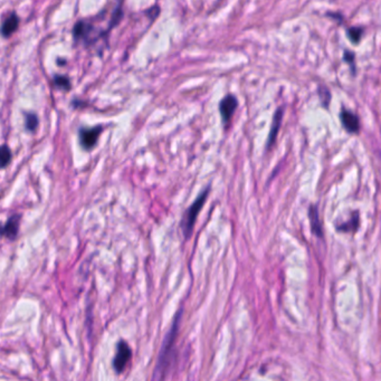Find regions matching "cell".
<instances>
[{"instance_id": "obj_10", "label": "cell", "mask_w": 381, "mask_h": 381, "mask_svg": "<svg viewBox=\"0 0 381 381\" xmlns=\"http://www.w3.org/2000/svg\"><path fill=\"white\" fill-rule=\"evenodd\" d=\"M19 19L16 14H11L3 23V26L0 28V33L4 37H9L13 35L19 28Z\"/></svg>"}, {"instance_id": "obj_2", "label": "cell", "mask_w": 381, "mask_h": 381, "mask_svg": "<svg viewBox=\"0 0 381 381\" xmlns=\"http://www.w3.org/2000/svg\"><path fill=\"white\" fill-rule=\"evenodd\" d=\"M210 186H208L202 194L198 196L197 199L194 200V204L186 210L184 217L182 221V231L184 233V239H189L192 236V231H194V224L199 215L200 210L205 205L206 199H207L208 194H209Z\"/></svg>"}, {"instance_id": "obj_8", "label": "cell", "mask_w": 381, "mask_h": 381, "mask_svg": "<svg viewBox=\"0 0 381 381\" xmlns=\"http://www.w3.org/2000/svg\"><path fill=\"white\" fill-rule=\"evenodd\" d=\"M19 229V217L17 215L8 219L5 226L0 229V235L1 236L8 237V239H14L17 236Z\"/></svg>"}, {"instance_id": "obj_14", "label": "cell", "mask_w": 381, "mask_h": 381, "mask_svg": "<svg viewBox=\"0 0 381 381\" xmlns=\"http://www.w3.org/2000/svg\"><path fill=\"white\" fill-rule=\"evenodd\" d=\"M37 125H38V119H37L36 115H33V113H29L26 115V127L29 131H34L36 129Z\"/></svg>"}, {"instance_id": "obj_12", "label": "cell", "mask_w": 381, "mask_h": 381, "mask_svg": "<svg viewBox=\"0 0 381 381\" xmlns=\"http://www.w3.org/2000/svg\"><path fill=\"white\" fill-rule=\"evenodd\" d=\"M11 152L7 145L0 147V168L7 166L11 162Z\"/></svg>"}, {"instance_id": "obj_13", "label": "cell", "mask_w": 381, "mask_h": 381, "mask_svg": "<svg viewBox=\"0 0 381 381\" xmlns=\"http://www.w3.org/2000/svg\"><path fill=\"white\" fill-rule=\"evenodd\" d=\"M363 34V29L360 27H353V28L348 31V35H349V38L353 41V43H359V41L361 39V36Z\"/></svg>"}, {"instance_id": "obj_11", "label": "cell", "mask_w": 381, "mask_h": 381, "mask_svg": "<svg viewBox=\"0 0 381 381\" xmlns=\"http://www.w3.org/2000/svg\"><path fill=\"white\" fill-rule=\"evenodd\" d=\"M359 225V214H353V218L348 223L343 224V225L337 226V229L339 231H355Z\"/></svg>"}, {"instance_id": "obj_4", "label": "cell", "mask_w": 381, "mask_h": 381, "mask_svg": "<svg viewBox=\"0 0 381 381\" xmlns=\"http://www.w3.org/2000/svg\"><path fill=\"white\" fill-rule=\"evenodd\" d=\"M237 107H239V101L231 94L226 95L221 100V104H219V112H221L224 122H229V120L233 117L234 112L236 111Z\"/></svg>"}, {"instance_id": "obj_7", "label": "cell", "mask_w": 381, "mask_h": 381, "mask_svg": "<svg viewBox=\"0 0 381 381\" xmlns=\"http://www.w3.org/2000/svg\"><path fill=\"white\" fill-rule=\"evenodd\" d=\"M310 223H311V231L315 236L323 237V231H322V224L320 221L319 209L317 205L310 206L309 208Z\"/></svg>"}, {"instance_id": "obj_9", "label": "cell", "mask_w": 381, "mask_h": 381, "mask_svg": "<svg viewBox=\"0 0 381 381\" xmlns=\"http://www.w3.org/2000/svg\"><path fill=\"white\" fill-rule=\"evenodd\" d=\"M283 112H284L283 108H280L278 111L275 112L274 117H273L272 127H271L270 135H268V140H267V149H270L276 140L278 130L282 125Z\"/></svg>"}, {"instance_id": "obj_1", "label": "cell", "mask_w": 381, "mask_h": 381, "mask_svg": "<svg viewBox=\"0 0 381 381\" xmlns=\"http://www.w3.org/2000/svg\"><path fill=\"white\" fill-rule=\"evenodd\" d=\"M182 310L176 314L174 322H172V328L167 333L165 338L162 348H161L160 353H159L158 362H157L156 370L153 375V379H164L166 377L167 370L170 366V360L174 358V355H172L174 351V343H176L177 335H178V330H179L180 320H182Z\"/></svg>"}, {"instance_id": "obj_15", "label": "cell", "mask_w": 381, "mask_h": 381, "mask_svg": "<svg viewBox=\"0 0 381 381\" xmlns=\"http://www.w3.org/2000/svg\"><path fill=\"white\" fill-rule=\"evenodd\" d=\"M54 84L58 88H64V90H70L71 88L70 80L64 76H56L54 78Z\"/></svg>"}, {"instance_id": "obj_16", "label": "cell", "mask_w": 381, "mask_h": 381, "mask_svg": "<svg viewBox=\"0 0 381 381\" xmlns=\"http://www.w3.org/2000/svg\"><path fill=\"white\" fill-rule=\"evenodd\" d=\"M343 60L345 62L349 63L351 66H353V63H355V54L353 53L349 52V51H345V56H343Z\"/></svg>"}, {"instance_id": "obj_5", "label": "cell", "mask_w": 381, "mask_h": 381, "mask_svg": "<svg viewBox=\"0 0 381 381\" xmlns=\"http://www.w3.org/2000/svg\"><path fill=\"white\" fill-rule=\"evenodd\" d=\"M102 127H95L92 129H82L80 131V145H83L84 149L93 148L95 143L98 142Z\"/></svg>"}, {"instance_id": "obj_6", "label": "cell", "mask_w": 381, "mask_h": 381, "mask_svg": "<svg viewBox=\"0 0 381 381\" xmlns=\"http://www.w3.org/2000/svg\"><path fill=\"white\" fill-rule=\"evenodd\" d=\"M340 119H341V122L348 132H358L359 129H360V122H359L358 117L353 115V112L343 110L341 115H340Z\"/></svg>"}, {"instance_id": "obj_3", "label": "cell", "mask_w": 381, "mask_h": 381, "mask_svg": "<svg viewBox=\"0 0 381 381\" xmlns=\"http://www.w3.org/2000/svg\"><path fill=\"white\" fill-rule=\"evenodd\" d=\"M130 359H131V349H130L129 345L125 341H120L119 345H118L117 355L113 361L115 370L118 372L123 371Z\"/></svg>"}]
</instances>
